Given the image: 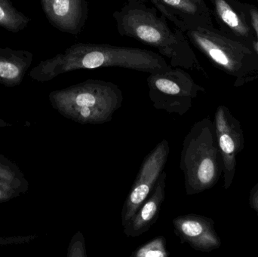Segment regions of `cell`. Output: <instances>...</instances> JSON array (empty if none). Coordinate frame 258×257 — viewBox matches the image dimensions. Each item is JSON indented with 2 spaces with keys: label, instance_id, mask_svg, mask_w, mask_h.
Listing matches in <instances>:
<instances>
[{
  "label": "cell",
  "instance_id": "cell-1",
  "mask_svg": "<svg viewBox=\"0 0 258 257\" xmlns=\"http://www.w3.org/2000/svg\"><path fill=\"white\" fill-rule=\"evenodd\" d=\"M171 66L159 53L150 50L80 42L42 62L33 69V74L34 78L47 81L60 74L81 69L116 67L151 73Z\"/></svg>",
  "mask_w": 258,
  "mask_h": 257
},
{
  "label": "cell",
  "instance_id": "cell-2",
  "mask_svg": "<svg viewBox=\"0 0 258 257\" xmlns=\"http://www.w3.org/2000/svg\"><path fill=\"white\" fill-rule=\"evenodd\" d=\"M113 18L118 33L157 50L172 67L201 69L189 40L183 32L172 29L163 15L143 0H128Z\"/></svg>",
  "mask_w": 258,
  "mask_h": 257
},
{
  "label": "cell",
  "instance_id": "cell-3",
  "mask_svg": "<svg viewBox=\"0 0 258 257\" xmlns=\"http://www.w3.org/2000/svg\"><path fill=\"white\" fill-rule=\"evenodd\" d=\"M53 107L67 119L81 125L110 122L122 105L123 94L110 81L88 79L49 95Z\"/></svg>",
  "mask_w": 258,
  "mask_h": 257
},
{
  "label": "cell",
  "instance_id": "cell-4",
  "mask_svg": "<svg viewBox=\"0 0 258 257\" xmlns=\"http://www.w3.org/2000/svg\"><path fill=\"white\" fill-rule=\"evenodd\" d=\"M180 168L184 176L187 196L212 189L223 172L215 124L205 118L194 124L183 140Z\"/></svg>",
  "mask_w": 258,
  "mask_h": 257
},
{
  "label": "cell",
  "instance_id": "cell-5",
  "mask_svg": "<svg viewBox=\"0 0 258 257\" xmlns=\"http://www.w3.org/2000/svg\"><path fill=\"white\" fill-rule=\"evenodd\" d=\"M212 63L241 81L258 77V57L254 50L227 37L214 27H200L184 33Z\"/></svg>",
  "mask_w": 258,
  "mask_h": 257
},
{
  "label": "cell",
  "instance_id": "cell-6",
  "mask_svg": "<svg viewBox=\"0 0 258 257\" xmlns=\"http://www.w3.org/2000/svg\"><path fill=\"white\" fill-rule=\"evenodd\" d=\"M149 97L153 107L179 116L186 114L192 101L205 89L195 82L184 69L171 67L149 73Z\"/></svg>",
  "mask_w": 258,
  "mask_h": 257
},
{
  "label": "cell",
  "instance_id": "cell-7",
  "mask_svg": "<svg viewBox=\"0 0 258 257\" xmlns=\"http://www.w3.org/2000/svg\"><path fill=\"white\" fill-rule=\"evenodd\" d=\"M169 152V144L165 139L158 143L144 158L122 207V227L128 223L153 191L159 176L164 172Z\"/></svg>",
  "mask_w": 258,
  "mask_h": 257
},
{
  "label": "cell",
  "instance_id": "cell-8",
  "mask_svg": "<svg viewBox=\"0 0 258 257\" xmlns=\"http://www.w3.org/2000/svg\"><path fill=\"white\" fill-rule=\"evenodd\" d=\"M214 124L222 156L224 188L227 190L234 179L236 155L243 148V134L239 122L224 106L217 110Z\"/></svg>",
  "mask_w": 258,
  "mask_h": 257
},
{
  "label": "cell",
  "instance_id": "cell-9",
  "mask_svg": "<svg viewBox=\"0 0 258 257\" xmlns=\"http://www.w3.org/2000/svg\"><path fill=\"white\" fill-rule=\"evenodd\" d=\"M176 28L186 33L197 27H213L205 0H149Z\"/></svg>",
  "mask_w": 258,
  "mask_h": 257
},
{
  "label": "cell",
  "instance_id": "cell-10",
  "mask_svg": "<svg viewBox=\"0 0 258 257\" xmlns=\"http://www.w3.org/2000/svg\"><path fill=\"white\" fill-rule=\"evenodd\" d=\"M172 224L180 242L189 244L197 251H213L221 245L212 219L199 214H186L174 218Z\"/></svg>",
  "mask_w": 258,
  "mask_h": 257
},
{
  "label": "cell",
  "instance_id": "cell-11",
  "mask_svg": "<svg viewBox=\"0 0 258 257\" xmlns=\"http://www.w3.org/2000/svg\"><path fill=\"white\" fill-rule=\"evenodd\" d=\"M47 18L54 27L71 35H78L89 15L87 0H42Z\"/></svg>",
  "mask_w": 258,
  "mask_h": 257
},
{
  "label": "cell",
  "instance_id": "cell-12",
  "mask_svg": "<svg viewBox=\"0 0 258 257\" xmlns=\"http://www.w3.org/2000/svg\"><path fill=\"white\" fill-rule=\"evenodd\" d=\"M213 6L215 15L224 28L227 27L236 38L252 49L255 39L251 27L248 7L234 0H209Z\"/></svg>",
  "mask_w": 258,
  "mask_h": 257
},
{
  "label": "cell",
  "instance_id": "cell-13",
  "mask_svg": "<svg viewBox=\"0 0 258 257\" xmlns=\"http://www.w3.org/2000/svg\"><path fill=\"white\" fill-rule=\"evenodd\" d=\"M167 175L162 172L148 198L123 227L127 237L136 238L149 230L157 221L161 207L165 199Z\"/></svg>",
  "mask_w": 258,
  "mask_h": 257
},
{
  "label": "cell",
  "instance_id": "cell-14",
  "mask_svg": "<svg viewBox=\"0 0 258 257\" xmlns=\"http://www.w3.org/2000/svg\"><path fill=\"white\" fill-rule=\"evenodd\" d=\"M27 24V20L17 12L8 0H0V26L11 31H19Z\"/></svg>",
  "mask_w": 258,
  "mask_h": 257
},
{
  "label": "cell",
  "instance_id": "cell-15",
  "mask_svg": "<svg viewBox=\"0 0 258 257\" xmlns=\"http://www.w3.org/2000/svg\"><path fill=\"white\" fill-rule=\"evenodd\" d=\"M169 251L166 247V238L158 236L138 247L132 252V257H168Z\"/></svg>",
  "mask_w": 258,
  "mask_h": 257
},
{
  "label": "cell",
  "instance_id": "cell-16",
  "mask_svg": "<svg viewBox=\"0 0 258 257\" xmlns=\"http://www.w3.org/2000/svg\"><path fill=\"white\" fill-rule=\"evenodd\" d=\"M22 74V67L18 63L0 58V79L10 84L18 83Z\"/></svg>",
  "mask_w": 258,
  "mask_h": 257
},
{
  "label": "cell",
  "instance_id": "cell-17",
  "mask_svg": "<svg viewBox=\"0 0 258 257\" xmlns=\"http://www.w3.org/2000/svg\"><path fill=\"white\" fill-rule=\"evenodd\" d=\"M86 241L83 234L78 231L71 239L68 247V257H86Z\"/></svg>",
  "mask_w": 258,
  "mask_h": 257
},
{
  "label": "cell",
  "instance_id": "cell-18",
  "mask_svg": "<svg viewBox=\"0 0 258 257\" xmlns=\"http://www.w3.org/2000/svg\"><path fill=\"white\" fill-rule=\"evenodd\" d=\"M248 9L251 27L254 30V36H255V39L253 42L252 49L258 57V9L252 6H248Z\"/></svg>",
  "mask_w": 258,
  "mask_h": 257
},
{
  "label": "cell",
  "instance_id": "cell-19",
  "mask_svg": "<svg viewBox=\"0 0 258 257\" xmlns=\"http://www.w3.org/2000/svg\"><path fill=\"white\" fill-rule=\"evenodd\" d=\"M15 189L13 186H0V202L9 200L15 194Z\"/></svg>",
  "mask_w": 258,
  "mask_h": 257
},
{
  "label": "cell",
  "instance_id": "cell-20",
  "mask_svg": "<svg viewBox=\"0 0 258 257\" xmlns=\"http://www.w3.org/2000/svg\"><path fill=\"white\" fill-rule=\"evenodd\" d=\"M250 205L258 215V183L251 190L249 198Z\"/></svg>",
  "mask_w": 258,
  "mask_h": 257
},
{
  "label": "cell",
  "instance_id": "cell-21",
  "mask_svg": "<svg viewBox=\"0 0 258 257\" xmlns=\"http://www.w3.org/2000/svg\"><path fill=\"white\" fill-rule=\"evenodd\" d=\"M5 125H6V124L3 121L0 120V126H5Z\"/></svg>",
  "mask_w": 258,
  "mask_h": 257
}]
</instances>
